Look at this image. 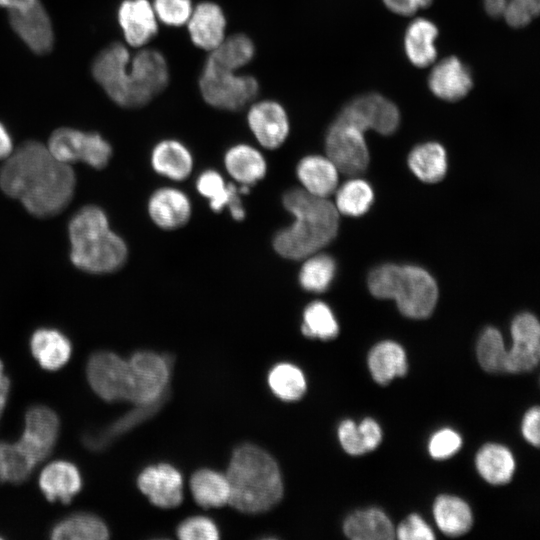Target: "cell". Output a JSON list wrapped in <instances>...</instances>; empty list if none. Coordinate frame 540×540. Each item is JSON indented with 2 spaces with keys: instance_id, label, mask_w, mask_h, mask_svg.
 I'll return each mask as SVG.
<instances>
[{
  "instance_id": "6da1fadb",
  "label": "cell",
  "mask_w": 540,
  "mask_h": 540,
  "mask_svg": "<svg viewBox=\"0 0 540 540\" xmlns=\"http://www.w3.org/2000/svg\"><path fill=\"white\" fill-rule=\"evenodd\" d=\"M76 177L36 140L18 146L0 168V188L32 215L47 218L60 213L71 201Z\"/></svg>"
},
{
  "instance_id": "7a4b0ae2",
  "label": "cell",
  "mask_w": 540,
  "mask_h": 540,
  "mask_svg": "<svg viewBox=\"0 0 540 540\" xmlns=\"http://www.w3.org/2000/svg\"><path fill=\"white\" fill-rule=\"evenodd\" d=\"M282 204L294 220L273 237V248L281 257L303 260L319 252L337 235L339 212L327 198L293 188L283 194Z\"/></svg>"
},
{
  "instance_id": "3957f363",
  "label": "cell",
  "mask_w": 540,
  "mask_h": 540,
  "mask_svg": "<svg viewBox=\"0 0 540 540\" xmlns=\"http://www.w3.org/2000/svg\"><path fill=\"white\" fill-rule=\"evenodd\" d=\"M229 504L245 513L267 511L283 494L281 474L275 460L261 448L246 444L238 447L226 474Z\"/></svg>"
},
{
  "instance_id": "277c9868",
  "label": "cell",
  "mask_w": 540,
  "mask_h": 540,
  "mask_svg": "<svg viewBox=\"0 0 540 540\" xmlns=\"http://www.w3.org/2000/svg\"><path fill=\"white\" fill-rule=\"evenodd\" d=\"M68 234L71 262L85 272L111 273L126 262L125 241L111 230L107 215L97 206L78 210L69 222Z\"/></svg>"
},
{
  "instance_id": "5b68a950",
  "label": "cell",
  "mask_w": 540,
  "mask_h": 540,
  "mask_svg": "<svg viewBox=\"0 0 540 540\" xmlns=\"http://www.w3.org/2000/svg\"><path fill=\"white\" fill-rule=\"evenodd\" d=\"M368 287L377 298L394 299L400 312L413 319L429 317L438 298L433 277L411 265L385 264L374 269L369 275Z\"/></svg>"
},
{
  "instance_id": "8992f818",
  "label": "cell",
  "mask_w": 540,
  "mask_h": 540,
  "mask_svg": "<svg viewBox=\"0 0 540 540\" xmlns=\"http://www.w3.org/2000/svg\"><path fill=\"white\" fill-rule=\"evenodd\" d=\"M87 380L92 390L105 401H130L137 404L138 385L129 363L115 353L98 351L88 359Z\"/></svg>"
},
{
  "instance_id": "52a82bcc",
  "label": "cell",
  "mask_w": 540,
  "mask_h": 540,
  "mask_svg": "<svg viewBox=\"0 0 540 540\" xmlns=\"http://www.w3.org/2000/svg\"><path fill=\"white\" fill-rule=\"evenodd\" d=\"M199 88L210 106L236 111L256 97L259 84L251 75L239 74L206 60L199 78Z\"/></svg>"
},
{
  "instance_id": "ba28073f",
  "label": "cell",
  "mask_w": 540,
  "mask_h": 540,
  "mask_svg": "<svg viewBox=\"0 0 540 540\" xmlns=\"http://www.w3.org/2000/svg\"><path fill=\"white\" fill-rule=\"evenodd\" d=\"M365 130L341 112L329 126L325 137L327 157L346 175L365 171L369 152L364 138Z\"/></svg>"
},
{
  "instance_id": "9c48e42d",
  "label": "cell",
  "mask_w": 540,
  "mask_h": 540,
  "mask_svg": "<svg viewBox=\"0 0 540 540\" xmlns=\"http://www.w3.org/2000/svg\"><path fill=\"white\" fill-rule=\"evenodd\" d=\"M47 148L54 158L70 164L82 161L95 169L104 168L111 156V145L96 132L61 127L52 132Z\"/></svg>"
},
{
  "instance_id": "30bf717a",
  "label": "cell",
  "mask_w": 540,
  "mask_h": 540,
  "mask_svg": "<svg viewBox=\"0 0 540 540\" xmlns=\"http://www.w3.org/2000/svg\"><path fill=\"white\" fill-rule=\"evenodd\" d=\"M128 82L129 108L150 102L169 82V69L163 54L155 49L138 51L129 61Z\"/></svg>"
},
{
  "instance_id": "8fae6325",
  "label": "cell",
  "mask_w": 540,
  "mask_h": 540,
  "mask_svg": "<svg viewBox=\"0 0 540 540\" xmlns=\"http://www.w3.org/2000/svg\"><path fill=\"white\" fill-rule=\"evenodd\" d=\"M130 53L125 45L112 43L94 58L91 72L94 80L117 105L128 108V65Z\"/></svg>"
},
{
  "instance_id": "7c38bea8",
  "label": "cell",
  "mask_w": 540,
  "mask_h": 540,
  "mask_svg": "<svg viewBox=\"0 0 540 540\" xmlns=\"http://www.w3.org/2000/svg\"><path fill=\"white\" fill-rule=\"evenodd\" d=\"M59 429V418L52 409L44 405H34L26 412L24 431L16 443L37 465L51 453Z\"/></svg>"
},
{
  "instance_id": "4fadbf2b",
  "label": "cell",
  "mask_w": 540,
  "mask_h": 540,
  "mask_svg": "<svg viewBox=\"0 0 540 540\" xmlns=\"http://www.w3.org/2000/svg\"><path fill=\"white\" fill-rule=\"evenodd\" d=\"M340 112L365 131L373 129L382 135L394 133L400 123V113L397 106L389 99L376 93L355 98Z\"/></svg>"
},
{
  "instance_id": "5bb4252c",
  "label": "cell",
  "mask_w": 540,
  "mask_h": 540,
  "mask_svg": "<svg viewBox=\"0 0 540 540\" xmlns=\"http://www.w3.org/2000/svg\"><path fill=\"white\" fill-rule=\"evenodd\" d=\"M8 21L14 33L33 53L44 55L52 50L54 29L40 0L29 8L8 11Z\"/></svg>"
},
{
  "instance_id": "9a60e30c",
  "label": "cell",
  "mask_w": 540,
  "mask_h": 540,
  "mask_svg": "<svg viewBox=\"0 0 540 540\" xmlns=\"http://www.w3.org/2000/svg\"><path fill=\"white\" fill-rule=\"evenodd\" d=\"M512 347L506 355V372L520 373L532 370L540 356V326L530 313L515 317L511 325Z\"/></svg>"
},
{
  "instance_id": "2e32d148",
  "label": "cell",
  "mask_w": 540,
  "mask_h": 540,
  "mask_svg": "<svg viewBox=\"0 0 540 540\" xmlns=\"http://www.w3.org/2000/svg\"><path fill=\"white\" fill-rule=\"evenodd\" d=\"M247 123L258 143L267 149L280 147L290 131L285 108L273 100L254 103L248 110Z\"/></svg>"
},
{
  "instance_id": "e0dca14e",
  "label": "cell",
  "mask_w": 540,
  "mask_h": 540,
  "mask_svg": "<svg viewBox=\"0 0 540 540\" xmlns=\"http://www.w3.org/2000/svg\"><path fill=\"white\" fill-rule=\"evenodd\" d=\"M138 385L136 405L159 401L169 379V363L163 356L149 351L135 353L129 360Z\"/></svg>"
},
{
  "instance_id": "ac0fdd59",
  "label": "cell",
  "mask_w": 540,
  "mask_h": 540,
  "mask_svg": "<svg viewBox=\"0 0 540 540\" xmlns=\"http://www.w3.org/2000/svg\"><path fill=\"white\" fill-rule=\"evenodd\" d=\"M137 484L141 492L158 507L172 508L182 501V476L168 464L145 468L138 476Z\"/></svg>"
},
{
  "instance_id": "d6986e66",
  "label": "cell",
  "mask_w": 540,
  "mask_h": 540,
  "mask_svg": "<svg viewBox=\"0 0 540 540\" xmlns=\"http://www.w3.org/2000/svg\"><path fill=\"white\" fill-rule=\"evenodd\" d=\"M428 86L441 100L459 101L467 96L473 86L472 74L459 58L449 56L434 65L428 77Z\"/></svg>"
},
{
  "instance_id": "ffe728a7",
  "label": "cell",
  "mask_w": 540,
  "mask_h": 540,
  "mask_svg": "<svg viewBox=\"0 0 540 540\" xmlns=\"http://www.w3.org/2000/svg\"><path fill=\"white\" fill-rule=\"evenodd\" d=\"M197 191L209 201L214 212L228 208L232 218L241 221L245 218V209L240 198L241 194L249 192V186L227 183L223 176L214 169L204 170L196 181Z\"/></svg>"
},
{
  "instance_id": "44dd1931",
  "label": "cell",
  "mask_w": 540,
  "mask_h": 540,
  "mask_svg": "<svg viewBox=\"0 0 540 540\" xmlns=\"http://www.w3.org/2000/svg\"><path fill=\"white\" fill-rule=\"evenodd\" d=\"M117 19L126 42L132 47L144 46L157 34V17L148 0H123Z\"/></svg>"
},
{
  "instance_id": "7402d4cb",
  "label": "cell",
  "mask_w": 540,
  "mask_h": 540,
  "mask_svg": "<svg viewBox=\"0 0 540 540\" xmlns=\"http://www.w3.org/2000/svg\"><path fill=\"white\" fill-rule=\"evenodd\" d=\"M226 24L221 7L210 1L199 3L187 21L191 41L207 51L214 50L225 39Z\"/></svg>"
},
{
  "instance_id": "603a6c76",
  "label": "cell",
  "mask_w": 540,
  "mask_h": 540,
  "mask_svg": "<svg viewBox=\"0 0 540 540\" xmlns=\"http://www.w3.org/2000/svg\"><path fill=\"white\" fill-rule=\"evenodd\" d=\"M191 202L179 189L162 187L153 192L148 201V213L159 228L174 230L184 226L191 216Z\"/></svg>"
},
{
  "instance_id": "cb8c5ba5",
  "label": "cell",
  "mask_w": 540,
  "mask_h": 540,
  "mask_svg": "<svg viewBox=\"0 0 540 540\" xmlns=\"http://www.w3.org/2000/svg\"><path fill=\"white\" fill-rule=\"evenodd\" d=\"M39 487L49 501L69 503L81 490V474L73 463L56 460L46 465L41 471Z\"/></svg>"
},
{
  "instance_id": "d4e9b609",
  "label": "cell",
  "mask_w": 540,
  "mask_h": 540,
  "mask_svg": "<svg viewBox=\"0 0 540 540\" xmlns=\"http://www.w3.org/2000/svg\"><path fill=\"white\" fill-rule=\"evenodd\" d=\"M338 168L329 157L308 155L296 167V175L303 189L308 193L327 198L338 185Z\"/></svg>"
},
{
  "instance_id": "484cf974",
  "label": "cell",
  "mask_w": 540,
  "mask_h": 540,
  "mask_svg": "<svg viewBox=\"0 0 540 540\" xmlns=\"http://www.w3.org/2000/svg\"><path fill=\"white\" fill-rule=\"evenodd\" d=\"M154 171L174 181H183L192 172L193 157L189 149L180 141L165 139L158 142L151 152Z\"/></svg>"
},
{
  "instance_id": "4316f807",
  "label": "cell",
  "mask_w": 540,
  "mask_h": 540,
  "mask_svg": "<svg viewBox=\"0 0 540 540\" xmlns=\"http://www.w3.org/2000/svg\"><path fill=\"white\" fill-rule=\"evenodd\" d=\"M224 166L235 181L249 187L262 180L267 173V163L262 153L243 143L226 151Z\"/></svg>"
},
{
  "instance_id": "83f0119b",
  "label": "cell",
  "mask_w": 540,
  "mask_h": 540,
  "mask_svg": "<svg viewBox=\"0 0 540 540\" xmlns=\"http://www.w3.org/2000/svg\"><path fill=\"white\" fill-rule=\"evenodd\" d=\"M30 348L39 365L46 370L62 368L70 359V340L53 328L37 329L31 336Z\"/></svg>"
},
{
  "instance_id": "f1b7e54d",
  "label": "cell",
  "mask_w": 540,
  "mask_h": 540,
  "mask_svg": "<svg viewBox=\"0 0 540 540\" xmlns=\"http://www.w3.org/2000/svg\"><path fill=\"white\" fill-rule=\"evenodd\" d=\"M437 37L438 28L429 19L417 18L408 25L404 35V49L414 66L425 68L434 63Z\"/></svg>"
},
{
  "instance_id": "f546056e",
  "label": "cell",
  "mask_w": 540,
  "mask_h": 540,
  "mask_svg": "<svg viewBox=\"0 0 540 540\" xmlns=\"http://www.w3.org/2000/svg\"><path fill=\"white\" fill-rule=\"evenodd\" d=\"M344 533L353 540H391L395 529L389 518L379 509L354 512L344 522Z\"/></svg>"
},
{
  "instance_id": "4dcf8cb0",
  "label": "cell",
  "mask_w": 540,
  "mask_h": 540,
  "mask_svg": "<svg viewBox=\"0 0 540 540\" xmlns=\"http://www.w3.org/2000/svg\"><path fill=\"white\" fill-rule=\"evenodd\" d=\"M368 367L374 380L382 385L394 377L407 372L406 354L403 348L393 341H383L375 345L368 355Z\"/></svg>"
},
{
  "instance_id": "1f68e13d",
  "label": "cell",
  "mask_w": 540,
  "mask_h": 540,
  "mask_svg": "<svg viewBox=\"0 0 540 540\" xmlns=\"http://www.w3.org/2000/svg\"><path fill=\"white\" fill-rule=\"evenodd\" d=\"M109 531L103 520L88 512H77L61 519L51 529L55 540H105Z\"/></svg>"
},
{
  "instance_id": "d6a6232c",
  "label": "cell",
  "mask_w": 540,
  "mask_h": 540,
  "mask_svg": "<svg viewBox=\"0 0 540 540\" xmlns=\"http://www.w3.org/2000/svg\"><path fill=\"white\" fill-rule=\"evenodd\" d=\"M475 464L479 474L493 485L509 482L515 470L512 453L495 443H488L478 451Z\"/></svg>"
},
{
  "instance_id": "836d02e7",
  "label": "cell",
  "mask_w": 540,
  "mask_h": 540,
  "mask_svg": "<svg viewBox=\"0 0 540 540\" xmlns=\"http://www.w3.org/2000/svg\"><path fill=\"white\" fill-rule=\"evenodd\" d=\"M433 514L439 529L449 536H459L466 533L472 526V513L462 499L441 495L436 498Z\"/></svg>"
},
{
  "instance_id": "e575fe53",
  "label": "cell",
  "mask_w": 540,
  "mask_h": 540,
  "mask_svg": "<svg viewBox=\"0 0 540 540\" xmlns=\"http://www.w3.org/2000/svg\"><path fill=\"white\" fill-rule=\"evenodd\" d=\"M408 165L420 180L438 182L445 176L447 169L445 149L436 142L418 145L410 152Z\"/></svg>"
},
{
  "instance_id": "d590c367",
  "label": "cell",
  "mask_w": 540,
  "mask_h": 540,
  "mask_svg": "<svg viewBox=\"0 0 540 540\" xmlns=\"http://www.w3.org/2000/svg\"><path fill=\"white\" fill-rule=\"evenodd\" d=\"M190 487L195 501L203 507H221L229 502L228 480L221 473L199 470L193 474Z\"/></svg>"
},
{
  "instance_id": "8d00e7d4",
  "label": "cell",
  "mask_w": 540,
  "mask_h": 540,
  "mask_svg": "<svg viewBox=\"0 0 540 540\" xmlns=\"http://www.w3.org/2000/svg\"><path fill=\"white\" fill-rule=\"evenodd\" d=\"M158 403L159 401L147 405H138V408L125 414L106 428L85 434L83 437L84 445L93 451L104 449L116 437L148 418L156 410Z\"/></svg>"
},
{
  "instance_id": "74e56055",
  "label": "cell",
  "mask_w": 540,
  "mask_h": 540,
  "mask_svg": "<svg viewBox=\"0 0 540 540\" xmlns=\"http://www.w3.org/2000/svg\"><path fill=\"white\" fill-rule=\"evenodd\" d=\"M207 60L225 69L237 71L248 64L255 54L252 40L244 34L225 39L212 51Z\"/></svg>"
},
{
  "instance_id": "f35d334b",
  "label": "cell",
  "mask_w": 540,
  "mask_h": 540,
  "mask_svg": "<svg viewBox=\"0 0 540 540\" xmlns=\"http://www.w3.org/2000/svg\"><path fill=\"white\" fill-rule=\"evenodd\" d=\"M299 272L301 287L314 293L328 289L335 276V260L327 254H312L306 257Z\"/></svg>"
},
{
  "instance_id": "ab89813d",
  "label": "cell",
  "mask_w": 540,
  "mask_h": 540,
  "mask_svg": "<svg viewBox=\"0 0 540 540\" xmlns=\"http://www.w3.org/2000/svg\"><path fill=\"white\" fill-rule=\"evenodd\" d=\"M485 11L492 17H502L513 28L528 25L540 10V0H484Z\"/></svg>"
},
{
  "instance_id": "60d3db41",
  "label": "cell",
  "mask_w": 540,
  "mask_h": 540,
  "mask_svg": "<svg viewBox=\"0 0 540 540\" xmlns=\"http://www.w3.org/2000/svg\"><path fill=\"white\" fill-rule=\"evenodd\" d=\"M373 198L372 188L366 181L352 179L338 188L334 205L338 212L356 217L367 212Z\"/></svg>"
},
{
  "instance_id": "b9f144b4",
  "label": "cell",
  "mask_w": 540,
  "mask_h": 540,
  "mask_svg": "<svg viewBox=\"0 0 540 540\" xmlns=\"http://www.w3.org/2000/svg\"><path fill=\"white\" fill-rule=\"evenodd\" d=\"M301 331L310 338L330 340L337 336L339 326L326 303L313 301L304 309Z\"/></svg>"
},
{
  "instance_id": "7bdbcfd3",
  "label": "cell",
  "mask_w": 540,
  "mask_h": 540,
  "mask_svg": "<svg viewBox=\"0 0 540 540\" xmlns=\"http://www.w3.org/2000/svg\"><path fill=\"white\" fill-rule=\"evenodd\" d=\"M36 465L17 443L0 441V483L25 481Z\"/></svg>"
},
{
  "instance_id": "ee69618b",
  "label": "cell",
  "mask_w": 540,
  "mask_h": 540,
  "mask_svg": "<svg viewBox=\"0 0 540 540\" xmlns=\"http://www.w3.org/2000/svg\"><path fill=\"white\" fill-rule=\"evenodd\" d=\"M268 382L274 394L286 401L300 399L306 390L302 371L288 363L276 365L270 371Z\"/></svg>"
},
{
  "instance_id": "f6af8a7d",
  "label": "cell",
  "mask_w": 540,
  "mask_h": 540,
  "mask_svg": "<svg viewBox=\"0 0 540 540\" xmlns=\"http://www.w3.org/2000/svg\"><path fill=\"white\" fill-rule=\"evenodd\" d=\"M506 355L501 333L493 328H486L477 344V357L481 367L489 373L506 372Z\"/></svg>"
},
{
  "instance_id": "bcb514c9",
  "label": "cell",
  "mask_w": 540,
  "mask_h": 540,
  "mask_svg": "<svg viewBox=\"0 0 540 540\" xmlns=\"http://www.w3.org/2000/svg\"><path fill=\"white\" fill-rule=\"evenodd\" d=\"M152 6L157 19L173 27L186 24L193 10L191 0H154Z\"/></svg>"
},
{
  "instance_id": "7dc6e473",
  "label": "cell",
  "mask_w": 540,
  "mask_h": 540,
  "mask_svg": "<svg viewBox=\"0 0 540 540\" xmlns=\"http://www.w3.org/2000/svg\"><path fill=\"white\" fill-rule=\"evenodd\" d=\"M182 540H216L219 538L215 524L206 517H192L182 522L177 530Z\"/></svg>"
},
{
  "instance_id": "c3c4849f",
  "label": "cell",
  "mask_w": 540,
  "mask_h": 540,
  "mask_svg": "<svg viewBox=\"0 0 540 540\" xmlns=\"http://www.w3.org/2000/svg\"><path fill=\"white\" fill-rule=\"evenodd\" d=\"M461 437L451 429L436 432L429 441V453L435 459H445L455 454L461 447Z\"/></svg>"
},
{
  "instance_id": "681fc988",
  "label": "cell",
  "mask_w": 540,
  "mask_h": 540,
  "mask_svg": "<svg viewBox=\"0 0 540 540\" xmlns=\"http://www.w3.org/2000/svg\"><path fill=\"white\" fill-rule=\"evenodd\" d=\"M396 536L401 540H432L435 538L431 528L418 515H409L400 523Z\"/></svg>"
},
{
  "instance_id": "f907efd6",
  "label": "cell",
  "mask_w": 540,
  "mask_h": 540,
  "mask_svg": "<svg viewBox=\"0 0 540 540\" xmlns=\"http://www.w3.org/2000/svg\"><path fill=\"white\" fill-rule=\"evenodd\" d=\"M338 437L343 449L351 455L366 453L358 426L350 420H344L338 428Z\"/></svg>"
},
{
  "instance_id": "816d5d0a",
  "label": "cell",
  "mask_w": 540,
  "mask_h": 540,
  "mask_svg": "<svg viewBox=\"0 0 540 540\" xmlns=\"http://www.w3.org/2000/svg\"><path fill=\"white\" fill-rule=\"evenodd\" d=\"M539 421L540 410L537 406L528 410L522 421V434L524 438L536 447L540 443Z\"/></svg>"
},
{
  "instance_id": "f5cc1de1",
  "label": "cell",
  "mask_w": 540,
  "mask_h": 540,
  "mask_svg": "<svg viewBox=\"0 0 540 540\" xmlns=\"http://www.w3.org/2000/svg\"><path fill=\"white\" fill-rule=\"evenodd\" d=\"M366 451L374 450L381 442L379 425L371 418L364 419L358 426Z\"/></svg>"
},
{
  "instance_id": "db71d44e",
  "label": "cell",
  "mask_w": 540,
  "mask_h": 540,
  "mask_svg": "<svg viewBox=\"0 0 540 540\" xmlns=\"http://www.w3.org/2000/svg\"><path fill=\"white\" fill-rule=\"evenodd\" d=\"M383 2L393 13L410 16L418 10L428 7L432 0H383Z\"/></svg>"
},
{
  "instance_id": "11a10c76",
  "label": "cell",
  "mask_w": 540,
  "mask_h": 540,
  "mask_svg": "<svg viewBox=\"0 0 540 540\" xmlns=\"http://www.w3.org/2000/svg\"><path fill=\"white\" fill-rule=\"evenodd\" d=\"M14 150L13 141L6 127L0 123V159H6Z\"/></svg>"
},
{
  "instance_id": "9f6ffc18",
  "label": "cell",
  "mask_w": 540,
  "mask_h": 540,
  "mask_svg": "<svg viewBox=\"0 0 540 540\" xmlns=\"http://www.w3.org/2000/svg\"><path fill=\"white\" fill-rule=\"evenodd\" d=\"M10 390L9 378L4 373L3 363L0 360V418L4 411Z\"/></svg>"
},
{
  "instance_id": "6f0895ef",
  "label": "cell",
  "mask_w": 540,
  "mask_h": 540,
  "mask_svg": "<svg viewBox=\"0 0 540 540\" xmlns=\"http://www.w3.org/2000/svg\"><path fill=\"white\" fill-rule=\"evenodd\" d=\"M39 0H0V7L7 11L23 10L35 5Z\"/></svg>"
}]
</instances>
